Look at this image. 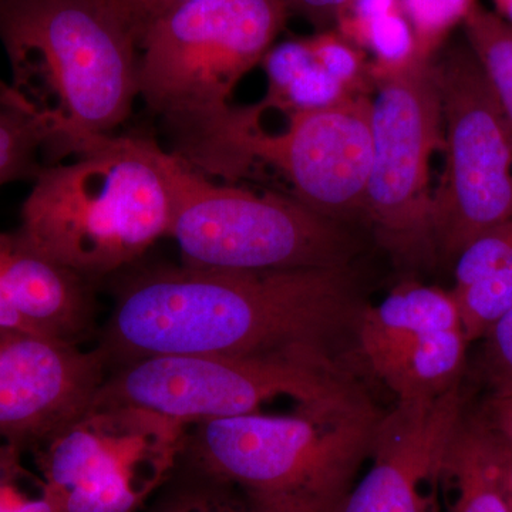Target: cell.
<instances>
[{"label":"cell","mask_w":512,"mask_h":512,"mask_svg":"<svg viewBox=\"0 0 512 512\" xmlns=\"http://www.w3.org/2000/svg\"><path fill=\"white\" fill-rule=\"evenodd\" d=\"M487 431L490 434L491 444H493L495 463H497L498 473H500L504 494L512 512V448L495 437L490 430Z\"/></svg>","instance_id":"29"},{"label":"cell","mask_w":512,"mask_h":512,"mask_svg":"<svg viewBox=\"0 0 512 512\" xmlns=\"http://www.w3.org/2000/svg\"><path fill=\"white\" fill-rule=\"evenodd\" d=\"M463 29L512 128V26L478 3Z\"/></svg>","instance_id":"20"},{"label":"cell","mask_w":512,"mask_h":512,"mask_svg":"<svg viewBox=\"0 0 512 512\" xmlns=\"http://www.w3.org/2000/svg\"><path fill=\"white\" fill-rule=\"evenodd\" d=\"M109 373L97 349L0 329V441L35 450L92 406Z\"/></svg>","instance_id":"12"},{"label":"cell","mask_w":512,"mask_h":512,"mask_svg":"<svg viewBox=\"0 0 512 512\" xmlns=\"http://www.w3.org/2000/svg\"><path fill=\"white\" fill-rule=\"evenodd\" d=\"M356 390L330 357L165 355L111 369L92 404L137 407L192 424L256 413L276 397L312 404Z\"/></svg>","instance_id":"9"},{"label":"cell","mask_w":512,"mask_h":512,"mask_svg":"<svg viewBox=\"0 0 512 512\" xmlns=\"http://www.w3.org/2000/svg\"><path fill=\"white\" fill-rule=\"evenodd\" d=\"M46 134L28 103L0 80V190L22 178H35L43 167Z\"/></svg>","instance_id":"18"},{"label":"cell","mask_w":512,"mask_h":512,"mask_svg":"<svg viewBox=\"0 0 512 512\" xmlns=\"http://www.w3.org/2000/svg\"><path fill=\"white\" fill-rule=\"evenodd\" d=\"M443 477L451 478L456 487L451 512H511L490 434L474 412L466 410L458 424L444 461Z\"/></svg>","instance_id":"17"},{"label":"cell","mask_w":512,"mask_h":512,"mask_svg":"<svg viewBox=\"0 0 512 512\" xmlns=\"http://www.w3.org/2000/svg\"><path fill=\"white\" fill-rule=\"evenodd\" d=\"M111 2L133 30L137 40L151 22L190 0H111Z\"/></svg>","instance_id":"26"},{"label":"cell","mask_w":512,"mask_h":512,"mask_svg":"<svg viewBox=\"0 0 512 512\" xmlns=\"http://www.w3.org/2000/svg\"><path fill=\"white\" fill-rule=\"evenodd\" d=\"M286 0H190L137 39L138 99L177 150L227 113L237 84L284 29Z\"/></svg>","instance_id":"5"},{"label":"cell","mask_w":512,"mask_h":512,"mask_svg":"<svg viewBox=\"0 0 512 512\" xmlns=\"http://www.w3.org/2000/svg\"><path fill=\"white\" fill-rule=\"evenodd\" d=\"M357 336L369 365L434 333L463 328L453 292L406 282L357 319Z\"/></svg>","instance_id":"15"},{"label":"cell","mask_w":512,"mask_h":512,"mask_svg":"<svg viewBox=\"0 0 512 512\" xmlns=\"http://www.w3.org/2000/svg\"><path fill=\"white\" fill-rule=\"evenodd\" d=\"M352 265L225 271L154 266L127 276L97 350L110 370L150 356L329 357L359 319Z\"/></svg>","instance_id":"1"},{"label":"cell","mask_w":512,"mask_h":512,"mask_svg":"<svg viewBox=\"0 0 512 512\" xmlns=\"http://www.w3.org/2000/svg\"><path fill=\"white\" fill-rule=\"evenodd\" d=\"M92 282L37 254L16 232L0 238V286L37 335L76 343L96 320Z\"/></svg>","instance_id":"14"},{"label":"cell","mask_w":512,"mask_h":512,"mask_svg":"<svg viewBox=\"0 0 512 512\" xmlns=\"http://www.w3.org/2000/svg\"><path fill=\"white\" fill-rule=\"evenodd\" d=\"M481 377L488 396L512 397V309L485 332Z\"/></svg>","instance_id":"24"},{"label":"cell","mask_w":512,"mask_h":512,"mask_svg":"<svg viewBox=\"0 0 512 512\" xmlns=\"http://www.w3.org/2000/svg\"><path fill=\"white\" fill-rule=\"evenodd\" d=\"M0 45L46 150L76 156L130 117L137 40L111 0H0Z\"/></svg>","instance_id":"2"},{"label":"cell","mask_w":512,"mask_h":512,"mask_svg":"<svg viewBox=\"0 0 512 512\" xmlns=\"http://www.w3.org/2000/svg\"><path fill=\"white\" fill-rule=\"evenodd\" d=\"M349 0H286L289 12H296L315 25L328 30L338 22L342 9Z\"/></svg>","instance_id":"28"},{"label":"cell","mask_w":512,"mask_h":512,"mask_svg":"<svg viewBox=\"0 0 512 512\" xmlns=\"http://www.w3.org/2000/svg\"><path fill=\"white\" fill-rule=\"evenodd\" d=\"M380 413L362 390L276 416L188 426L181 460L232 485L258 512H338L372 451Z\"/></svg>","instance_id":"4"},{"label":"cell","mask_w":512,"mask_h":512,"mask_svg":"<svg viewBox=\"0 0 512 512\" xmlns=\"http://www.w3.org/2000/svg\"><path fill=\"white\" fill-rule=\"evenodd\" d=\"M157 147L153 138L111 134L69 163L40 168L16 235L92 284L133 266L170 235L173 205Z\"/></svg>","instance_id":"3"},{"label":"cell","mask_w":512,"mask_h":512,"mask_svg":"<svg viewBox=\"0 0 512 512\" xmlns=\"http://www.w3.org/2000/svg\"><path fill=\"white\" fill-rule=\"evenodd\" d=\"M25 450L0 441V512H30L45 495V483L23 464Z\"/></svg>","instance_id":"23"},{"label":"cell","mask_w":512,"mask_h":512,"mask_svg":"<svg viewBox=\"0 0 512 512\" xmlns=\"http://www.w3.org/2000/svg\"><path fill=\"white\" fill-rule=\"evenodd\" d=\"M412 25L417 55L431 57L448 33L463 25L477 0H400Z\"/></svg>","instance_id":"22"},{"label":"cell","mask_w":512,"mask_h":512,"mask_svg":"<svg viewBox=\"0 0 512 512\" xmlns=\"http://www.w3.org/2000/svg\"><path fill=\"white\" fill-rule=\"evenodd\" d=\"M441 124L433 59L414 53L400 62H380L363 221L377 244L406 268H429L439 259L429 173L430 158L441 144Z\"/></svg>","instance_id":"7"},{"label":"cell","mask_w":512,"mask_h":512,"mask_svg":"<svg viewBox=\"0 0 512 512\" xmlns=\"http://www.w3.org/2000/svg\"><path fill=\"white\" fill-rule=\"evenodd\" d=\"M446 130V167L431 201L437 256L456 261L512 218V128L467 40L433 59Z\"/></svg>","instance_id":"8"},{"label":"cell","mask_w":512,"mask_h":512,"mask_svg":"<svg viewBox=\"0 0 512 512\" xmlns=\"http://www.w3.org/2000/svg\"><path fill=\"white\" fill-rule=\"evenodd\" d=\"M494 2L495 8H497L495 13L512 26V0H494Z\"/></svg>","instance_id":"30"},{"label":"cell","mask_w":512,"mask_h":512,"mask_svg":"<svg viewBox=\"0 0 512 512\" xmlns=\"http://www.w3.org/2000/svg\"><path fill=\"white\" fill-rule=\"evenodd\" d=\"M315 62L330 76L343 84L350 82L359 70L360 59L356 50L342 36L323 32L322 35L306 40Z\"/></svg>","instance_id":"25"},{"label":"cell","mask_w":512,"mask_h":512,"mask_svg":"<svg viewBox=\"0 0 512 512\" xmlns=\"http://www.w3.org/2000/svg\"><path fill=\"white\" fill-rule=\"evenodd\" d=\"M171 195L170 235L183 265L225 271L326 268L352 264L356 239L343 222L292 195L221 185L157 147Z\"/></svg>","instance_id":"6"},{"label":"cell","mask_w":512,"mask_h":512,"mask_svg":"<svg viewBox=\"0 0 512 512\" xmlns=\"http://www.w3.org/2000/svg\"><path fill=\"white\" fill-rule=\"evenodd\" d=\"M470 343L464 329L434 333L372 363L399 402L436 399L461 384Z\"/></svg>","instance_id":"16"},{"label":"cell","mask_w":512,"mask_h":512,"mask_svg":"<svg viewBox=\"0 0 512 512\" xmlns=\"http://www.w3.org/2000/svg\"><path fill=\"white\" fill-rule=\"evenodd\" d=\"M143 512H258L241 491L178 461L156 500Z\"/></svg>","instance_id":"19"},{"label":"cell","mask_w":512,"mask_h":512,"mask_svg":"<svg viewBox=\"0 0 512 512\" xmlns=\"http://www.w3.org/2000/svg\"><path fill=\"white\" fill-rule=\"evenodd\" d=\"M235 178L255 163L271 165L292 185L296 200L339 222L363 220L373 156L372 100L342 97L292 110L286 130L266 133L256 107L244 109L229 146Z\"/></svg>","instance_id":"11"},{"label":"cell","mask_w":512,"mask_h":512,"mask_svg":"<svg viewBox=\"0 0 512 512\" xmlns=\"http://www.w3.org/2000/svg\"><path fill=\"white\" fill-rule=\"evenodd\" d=\"M466 410L461 384L436 399L397 402L377 423L372 466L338 512H433V490Z\"/></svg>","instance_id":"13"},{"label":"cell","mask_w":512,"mask_h":512,"mask_svg":"<svg viewBox=\"0 0 512 512\" xmlns=\"http://www.w3.org/2000/svg\"><path fill=\"white\" fill-rule=\"evenodd\" d=\"M451 292L458 303L468 343L480 340L493 323L512 309V249L490 274Z\"/></svg>","instance_id":"21"},{"label":"cell","mask_w":512,"mask_h":512,"mask_svg":"<svg viewBox=\"0 0 512 512\" xmlns=\"http://www.w3.org/2000/svg\"><path fill=\"white\" fill-rule=\"evenodd\" d=\"M495 437L512 448V397H485L474 412Z\"/></svg>","instance_id":"27"},{"label":"cell","mask_w":512,"mask_h":512,"mask_svg":"<svg viewBox=\"0 0 512 512\" xmlns=\"http://www.w3.org/2000/svg\"><path fill=\"white\" fill-rule=\"evenodd\" d=\"M188 426L92 404L32 453L56 512H140L177 467Z\"/></svg>","instance_id":"10"}]
</instances>
